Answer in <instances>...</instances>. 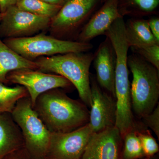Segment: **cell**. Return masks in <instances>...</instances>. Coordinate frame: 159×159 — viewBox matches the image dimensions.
<instances>
[{"mask_svg": "<svg viewBox=\"0 0 159 159\" xmlns=\"http://www.w3.org/2000/svg\"><path fill=\"white\" fill-rule=\"evenodd\" d=\"M32 107L51 133L73 131L89 121V111L86 105L69 97L61 89L41 94Z\"/></svg>", "mask_w": 159, "mask_h": 159, "instance_id": "6da1fadb", "label": "cell"}, {"mask_svg": "<svg viewBox=\"0 0 159 159\" xmlns=\"http://www.w3.org/2000/svg\"><path fill=\"white\" fill-rule=\"evenodd\" d=\"M94 54L70 52L39 57L34 61L39 70L65 77L77 89L81 101L88 107L92 104L90 68Z\"/></svg>", "mask_w": 159, "mask_h": 159, "instance_id": "7a4b0ae2", "label": "cell"}, {"mask_svg": "<svg viewBox=\"0 0 159 159\" xmlns=\"http://www.w3.org/2000/svg\"><path fill=\"white\" fill-rule=\"evenodd\" d=\"M127 65L133 75L130 84L132 111L139 119L150 113L159 98V71L141 56H128Z\"/></svg>", "mask_w": 159, "mask_h": 159, "instance_id": "3957f363", "label": "cell"}, {"mask_svg": "<svg viewBox=\"0 0 159 159\" xmlns=\"http://www.w3.org/2000/svg\"><path fill=\"white\" fill-rule=\"evenodd\" d=\"M6 45L30 60L70 52H86L93 48L90 43L59 39L41 32L30 37L3 39Z\"/></svg>", "mask_w": 159, "mask_h": 159, "instance_id": "277c9868", "label": "cell"}, {"mask_svg": "<svg viewBox=\"0 0 159 159\" xmlns=\"http://www.w3.org/2000/svg\"><path fill=\"white\" fill-rule=\"evenodd\" d=\"M11 114L20 129L29 155L32 159H45L51 132L33 108L29 96L19 100Z\"/></svg>", "mask_w": 159, "mask_h": 159, "instance_id": "5b68a950", "label": "cell"}, {"mask_svg": "<svg viewBox=\"0 0 159 159\" xmlns=\"http://www.w3.org/2000/svg\"><path fill=\"white\" fill-rule=\"evenodd\" d=\"M104 0H67L51 19L50 35L59 39L76 41L80 31Z\"/></svg>", "mask_w": 159, "mask_h": 159, "instance_id": "8992f818", "label": "cell"}, {"mask_svg": "<svg viewBox=\"0 0 159 159\" xmlns=\"http://www.w3.org/2000/svg\"><path fill=\"white\" fill-rule=\"evenodd\" d=\"M51 20L50 18L24 11L16 6H11L2 13L0 38L3 39L33 36L48 30Z\"/></svg>", "mask_w": 159, "mask_h": 159, "instance_id": "52a82bcc", "label": "cell"}, {"mask_svg": "<svg viewBox=\"0 0 159 159\" xmlns=\"http://www.w3.org/2000/svg\"><path fill=\"white\" fill-rule=\"evenodd\" d=\"M127 58L123 55L117 57L116 62L115 94L117 114L115 126L122 138L125 134L138 127L132 108L130 84L129 78Z\"/></svg>", "mask_w": 159, "mask_h": 159, "instance_id": "ba28073f", "label": "cell"}, {"mask_svg": "<svg viewBox=\"0 0 159 159\" xmlns=\"http://www.w3.org/2000/svg\"><path fill=\"white\" fill-rule=\"evenodd\" d=\"M9 84L22 86L27 89L33 106L40 95L55 89H70L74 87L65 77L39 70L23 69L10 72L7 76Z\"/></svg>", "mask_w": 159, "mask_h": 159, "instance_id": "9c48e42d", "label": "cell"}, {"mask_svg": "<svg viewBox=\"0 0 159 159\" xmlns=\"http://www.w3.org/2000/svg\"><path fill=\"white\" fill-rule=\"evenodd\" d=\"M93 133L88 123L66 133H51L45 159H81Z\"/></svg>", "mask_w": 159, "mask_h": 159, "instance_id": "30bf717a", "label": "cell"}, {"mask_svg": "<svg viewBox=\"0 0 159 159\" xmlns=\"http://www.w3.org/2000/svg\"><path fill=\"white\" fill-rule=\"evenodd\" d=\"M92 104L88 123L93 133L116 125V101L115 97L103 90L97 80L90 77Z\"/></svg>", "mask_w": 159, "mask_h": 159, "instance_id": "8fae6325", "label": "cell"}, {"mask_svg": "<svg viewBox=\"0 0 159 159\" xmlns=\"http://www.w3.org/2000/svg\"><path fill=\"white\" fill-rule=\"evenodd\" d=\"M122 138L116 126L93 133L81 159H120Z\"/></svg>", "mask_w": 159, "mask_h": 159, "instance_id": "7c38bea8", "label": "cell"}, {"mask_svg": "<svg viewBox=\"0 0 159 159\" xmlns=\"http://www.w3.org/2000/svg\"><path fill=\"white\" fill-rule=\"evenodd\" d=\"M116 54L110 40L106 37L99 45L93 60L97 81L102 89L116 98Z\"/></svg>", "mask_w": 159, "mask_h": 159, "instance_id": "4fadbf2b", "label": "cell"}, {"mask_svg": "<svg viewBox=\"0 0 159 159\" xmlns=\"http://www.w3.org/2000/svg\"><path fill=\"white\" fill-rule=\"evenodd\" d=\"M121 17L119 0H104L80 31L76 41L90 43L95 38L105 34L112 24Z\"/></svg>", "mask_w": 159, "mask_h": 159, "instance_id": "5bb4252c", "label": "cell"}, {"mask_svg": "<svg viewBox=\"0 0 159 159\" xmlns=\"http://www.w3.org/2000/svg\"><path fill=\"white\" fill-rule=\"evenodd\" d=\"M24 147L22 134L11 114H0V159Z\"/></svg>", "mask_w": 159, "mask_h": 159, "instance_id": "9a60e30c", "label": "cell"}, {"mask_svg": "<svg viewBox=\"0 0 159 159\" xmlns=\"http://www.w3.org/2000/svg\"><path fill=\"white\" fill-rule=\"evenodd\" d=\"M23 69L38 70L34 61L26 59L6 45L0 38V82L9 84L7 76L10 72Z\"/></svg>", "mask_w": 159, "mask_h": 159, "instance_id": "2e32d148", "label": "cell"}, {"mask_svg": "<svg viewBox=\"0 0 159 159\" xmlns=\"http://www.w3.org/2000/svg\"><path fill=\"white\" fill-rule=\"evenodd\" d=\"M126 41L129 48H140L159 44L152 33L148 20L133 18L125 22Z\"/></svg>", "mask_w": 159, "mask_h": 159, "instance_id": "e0dca14e", "label": "cell"}, {"mask_svg": "<svg viewBox=\"0 0 159 159\" xmlns=\"http://www.w3.org/2000/svg\"><path fill=\"white\" fill-rule=\"evenodd\" d=\"M159 5V0H119L120 15L139 16L150 15L154 13Z\"/></svg>", "mask_w": 159, "mask_h": 159, "instance_id": "ac0fdd59", "label": "cell"}, {"mask_svg": "<svg viewBox=\"0 0 159 159\" xmlns=\"http://www.w3.org/2000/svg\"><path fill=\"white\" fill-rule=\"evenodd\" d=\"M29 96L27 89L22 86L9 87L0 82V114L11 113L18 101Z\"/></svg>", "mask_w": 159, "mask_h": 159, "instance_id": "d6986e66", "label": "cell"}, {"mask_svg": "<svg viewBox=\"0 0 159 159\" xmlns=\"http://www.w3.org/2000/svg\"><path fill=\"white\" fill-rule=\"evenodd\" d=\"M16 6L24 11L51 19L57 14L61 7L48 4L42 0H18Z\"/></svg>", "mask_w": 159, "mask_h": 159, "instance_id": "ffe728a7", "label": "cell"}, {"mask_svg": "<svg viewBox=\"0 0 159 159\" xmlns=\"http://www.w3.org/2000/svg\"><path fill=\"white\" fill-rule=\"evenodd\" d=\"M122 140L120 159H140L145 157L137 129L127 133Z\"/></svg>", "mask_w": 159, "mask_h": 159, "instance_id": "44dd1931", "label": "cell"}, {"mask_svg": "<svg viewBox=\"0 0 159 159\" xmlns=\"http://www.w3.org/2000/svg\"><path fill=\"white\" fill-rule=\"evenodd\" d=\"M145 157L153 156L158 153L159 146L149 130L142 127L137 129Z\"/></svg>", "mask_w": 159, "mask_h": 159, "instance_id": "7402d4cb", "label": "cell"}, {"mask_svg": "<svg viewBox=\"0 0 159 159\" xmlns=\"http://www.w3.org/2000/svg\"><path fill=\"white\" fill-rule=\"evenodd\" d=\"M134 53L141 56L159 71V44L140 48H131Z\"/></svg>", "mask_w": 159, "mask_h": 159, "instance_id": "603a6c76", "label": "cell"}, {"mask_svg": "<svg viewBox=\"0 0 159 159\" xmlns=\"http://www.w3.org/2000/svg\"><path fill=\"white\" fill-rule=\"evenodd\" d=\"M145 124L152 129L159 139V106H157L150 113L142 119Z\"/></svg>", "mask_w": 159, "mask_h": 159, "instance_id": "cb8c5ba5", "label": "cell"}, {"mask_svg": "<svg viewBox=\"0 0 159 159\" xmlns=\"http://www.w3.org/2000/svg\"><path fill=\"white\" fill-rule=\"evenodd\" d=\"M3 159H32L25 147L14 152Z\"/></svg>", "mask_w": 159, "mask_h": 159, "instance_id": "d4e9b609", "label": "cell"}, {"mask_svg": "<svg viewBox=\"0 0 159 159\" xmlns=\"http://www.w3.org/2000/svg\"><path fill=\"white\" fill-rule=\"evenodd\" d=\"M148 26L152 33L159 42V18L158 17H152L148 20Z\"/></svg>", "mask_w": 159, "mask_h": 159, "instance_id": "484cf974", "label": "cell"}, {"mask_svg": "<svg viewBox=\"0 0 159 159\" xmlns=\"http://www.w3.org/2000/svg\"><path fill=\"white\" fill-rule=\"evenodd\" d=\"M18 0H0V9L3 13L9 7L16 6Z\"/></svg>", "mask_w": 159, "mask_h": 159, "instance_id": "4316f807", "label": "cell"}, {"mask_svg": "<svg viewBox=\"0 0 159 159\" xmlns=\"http://www.w3.org/2000/svg\"><path fill=\"white\" fill-rule=\"evenodd\" d=\"M42 1L51 5L62 7L66 2L67 0H42Z\"/></svg>", "mask_w": 159, "mask_h": 159, "instance_id": "83f0119b", "label": "cell"}, {"mask_svg": "<svg viewBox=\"0 0 159 159\" xmlns=\"http://www.w3.org/2000/svg\"><path fill=\"white\" fill-rule=\"evenodd\" d=\"M140 159H159L158 154L155 155L154 156L151 157H144Z\"/></svg>", "mask_w": 159, "mask_h": 159, "instance_id": "f1b7e54d", "label": "cell"}, {"mask_svg": "<svg viewBox=\"0 0 159 159\" xmlns=\"http://www.w3.org/2000/svg\"><path fill=\"white\" fill-rule=\"evenodd\" d=\"M1 16H2V12H1V9H0V20H1Z\"/></svg>", "mask_w": 159, "mask_h": 159, "instance_id": "f546056e", "label": "cell"}]
</instances>
